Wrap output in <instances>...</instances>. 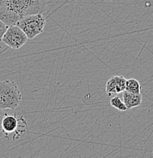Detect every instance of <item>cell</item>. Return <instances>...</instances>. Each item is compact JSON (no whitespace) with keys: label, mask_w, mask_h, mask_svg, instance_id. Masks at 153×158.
Listing matches in <instances>:
<instances>
[{"label":"cell","mask_w":153,"mask_h":158,"mask_svg":"<svg viewBox=\"0 0 153 158\" xmlns=\"http://www.w3.org/2000/svg\"><path fill=\"white\" fill-rule=\"evenodd\" d=\"M8 27H9V26L0 20V42H2V40L3 36H4L6 31H7Z\"/></svg>","instance_id":"12"},{"label":"cell","mask_w":153,"mask_h":158,"mask_svg":"<svg viewBox=\"0 0 153 158\" xmlns=\"http://www.w3.org/2000/svg\"><path fill=\"white\" fill-rule=\"evenodd\" d=\"M22 100V94L15 81H0V109L15 110Z\"/></svg>","instance_id":"2"},{"label":"cell","mask_w":153,"mask_h":158,"mask_svg":"<svg viewBox=\"0 0 153 158\" xmlns=\"http://www.w3.org/2000/svg\"><path fill=\"white\" fill-rule=\"evenodd\" d=\"M28 40L25 33L16 24L10 25L5 33L2 42L13 49L22 47Z\"/></svg>","instance_id":"4"},{"label":"cell","mask_w":153,"mask_h":158,"mask_svg":"<svg viewBox=\"0 0 153 158\" xmlns=\"http://www.w3.org/2000/svg\"><path fill=\"white\" fill-rule=\"evenodd\" d=\"M6 112H5V110H2L0 109V140L3 138H7V135L5 133L4 130L2 128V119L4 118V116H6Z\"/></svg>","instance_id":"11"},{"label":"cell","mask_w":153,"mask_h":158,"mask_svg":"<svg viewBox=\"0 0 153 158\" xmlns=\"http://www.w3.org/2000/svg\"><path fill=\"white\" fill-rule=\"evenodd\" d=\"M28 128V123L26 122V120L24 119V117H21L19 118V126H18L17 128L15 131L14 135H13V140L15 141V140L19 139L24 133L27 131Z\"/></svg>","instance_id":"8"},{"label":"cell","mask_w":153,"mask_h":158,"mask_svg":"<svg viewBox=\"0 0 153 158\" xmlns=\"http://www.w3.org/2000/svg\"><path fill=\"white\" fill-rule=\"evenodd\" d=\"M111 105L113 107L116 108L117 110H120V111H126L127 107L125 105L124 102L121 100V99L118 97H113L110 100Z\"/></svg>","instance_id":"10"},{"label":"cell","mask_w":153,"mask_h":158,"mask_svg":"<svg viewBox=\"0 0 153 158\" xmlns=\"http://www.w3.org/2000/svg\"><path fill=\"white\" fill-rule=\"evenodd\" d=\"M107 1H112V0H107Z\"/></svg>","instance_id":"13"},{"label":"cell","mask_w":153,"mask_h":158,"mask_svg":"<svg viewBox=\"0 0 153 158\" xmlns=\"http://www.w3.org/2000/svg\"><path fill=\"white\" fill-rule=\"evenodd\" d=\"M123 99L127 110L140 106L142 101V96L141 93L136 94L124 90L123 92Z\"/></svg>","instance_id":"6"},{"label":"cell","mask_w":153,"mask_h":158,"mask_svg":"<svg viewBox=\"0 0 153 158\" xmlns=\"http://www.w3.org/2000/svg\"><path fill=\"white\" fill-rule=\"evenodd\" d=\"M16 25L25 33L28 39H34L44 32L46 25V19L43 13L30 15L19 20Z\"/></svg>","instance_id":"3"},{"label":"cell","mask_w":153,"mask_h":158,"mask_svg":"<svg viewBox=\"0 0 153 158\" xmlns=\"http://www.w3.org/2000/svg\"><path fill=\"white\" fill-rule=\"evenodd\" d=\"M125 90L131 93H141V85L139 81L135 78H130L126 80Z\"/></svg>","instance_id":"9"},{"label":"cell","mask_w":153,"mask_h":158,"mask_svg":"<svg viewBox=\"0 0 153 158\" xmlns=\"http://www.w3.org/2000/svg\"><path fill=\"white\" fill-rule=\"evenodd\" d=\"M47 5V0H0V20L14 25L25 16L43 13Z\"/></svg>","instance_id":"1"},{"label":"cell","mask_w":153,"mask_h":158,"mask_svg":"<svg viewBox=\"0 0 153 158\" xmlns=\"http://www.w3.org/2000/svg\"><path fill=\"white\" fill-rule=\"evenodd\" d=\"M19 126V118L15 115L6 114L2 119V128L7 137L9 138V134L15 132V131Z\"/></svg>","instance_id":"7"},{"label":"cell","mask_w":153,"mask_h":158,"mask_svg":"<svg viewBox=\"0 0 153 158\" xmlns=\"http://www.w3.org/2000/svg\"><path fill=\"white\" fill-rule=\"evenodd\" d=\"M126 79L123 76H113L106 83V93L109 97L122 93L126 88Z\"/></svg>","instance_id":"5"}]
</instances>
